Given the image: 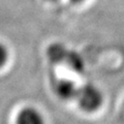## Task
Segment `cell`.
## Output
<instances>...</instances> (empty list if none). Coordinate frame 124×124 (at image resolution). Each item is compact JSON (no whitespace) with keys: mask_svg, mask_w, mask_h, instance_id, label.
<instances>
[{"mask_svg":"<svg viewBox=\"0 0 124 124\" xmlns=\"http://www.w3.org/2000/svg\"><path fill=\"white\" fill-rule=\"evenodd\" d=\"M77 100L80 108L85 112H95L103 101L102 93L93 84H85L78 89Z\"/></svg>","mask_w":124,"mask_h":124,"instance_id":"obj_1","label":"cell"},{"mask_svg":"<svg viewBox=\"0 0 124 124\" xmlns=\"http://www.w3.org/2000/svg\"><path fill=\"white\" fill-rule=\"evenodd\" d=\"M54 91L57 96L62 100H71L77 97L78 89L75 83L68 80H58L56 83H54Z\"/></svg>","mask_w":124,"mask_h":124,"instance_id":"obj_2","label":"cell"},{"mask_svg":"<svg viewBox=\"0 0 124 124\" xmlns=\"http://www.w3.org/2000/svg\"><path fill=\"white\" fill-rule=\"evenodd\" d=\"M17 124H45V119L35 108L26 107L18 114Z\"/></svg>","mask_w":124,"mask_h":124,"instance_id":"obj_3","label":"cell"},{"mask_svg":"<svg viewBox=\"0 0 124 124\" xmlns=\"http://www.w3.org/2000/svg\"><path fill=\"white\" fill-rule=\"evenodd\" d=\"M7 58H8V52L6 46L0 42V67H2L6 63Z\"/></svg>","mask_w":124,"mask_h":124,"instance_id":"obj_4","label":"cell"},{"mask_svg":"<svg viewBox=\"0 0 124 124\" xmlns=\"http://www.w3.org/2000/svg\"><path fill=\"white\" fill-rule=\"evenodd\" d=\"M70 1L73 3H81V2H83L84 0H70Z\"/></svg>","mask_w":124,"mask_h":124,"instance_id":"obj_5","label":"cell"},{"mask_svg":"<svg viewBox=\"0 0 124 124\" xmlns=\"http://www.w3.org/2000/svg\"><path fill=\"white\" fill-rule=\"evenodd\" d=\"M46 1H50V2H54V1H57V0H46Z\"/></svg>","mask_w":124,"mask_h":124,"instance_id":"obj_6","label":"cell"}]
</instances>
